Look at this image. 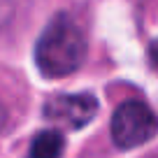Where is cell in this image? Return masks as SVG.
Instances as JSON below:
<instances>
[{
	"label": "cell",
	"instance_id": "obj_1",
	"mask_svg": "<svg viewBox=\"0 0 158 158\" xmlns=\"http://www.w3.org/2000/svg\"><path fill=\"white\" fill-rule=\"evenodd\" d=\"M86 58L84 30L68 14H58L49 21L35 47V63L49 79L68 77L81 68Z\"/></svg>",
	"mask_w": 158,
	"mask_h": 158
},
{
	"label": "cell",
	"instance_id": "obj_2",
	"mask_svg": "<svg viewBox=\"0 0 158 158\" xmlns=\"http://www.w3.org/2000/svg\"><path fill=\"white\" fill-rule=\"evenodd\" d=\"M158 121L153 112L139 100H128L118 105L112 116V137L121 149H133L156 135Z\"/></svg>",
	"mask_w": 158,
	"mask_h": 158
},
{
	"label": "cell",
	"instance_id": "obj_3",
	"mask_svg": "<svg viewBox=\"0 0 158 158\" xmlns=\"http://www.w3.org/2000/svg\"><path fill=\"white\" fill-rule=\"evenodd\" d=\"M98 112V100L89 93L79 95H56L47 102L44 114L51 121L65 123L68 128H81L95 116Z\"/></svg>",
	"mask_w": 158,
	"mask_h": 158
},
{
	"label": "cell",
	"instance_id": "obj_4",
	"mask_svg": "<svg viewBox=\"0 0 158 158\" xmlns=\"http://www.w3.org/2000/svg\"><path fill=\"white\" fill-rule=\"evenodd\" d=\"M63 137L58 130H42L30 144V158H60Z\"/></svg>",
	"mask_w": 158,
	"mask_h": 158
},
{
	"label": "cell",
	"instance_id": "obj_5",
	"mask_svg": "<svg viewBox=\"0 0 158 158\" xmlns=\"http://www.w3.org/2000/svg\"><path fill=\"white\" fill-rule=\"evenodd\" d=\"M149 56H151V60H153V65L158 68V40L151 44V49H149Z\"/></svg>",
	"mask_w": 158,
	"mask_h": 158
},
{
	"label": "cell",
	"instance_id": "obj_6",
	"mask_svg": "<svg viewBox=\"0 0 158 158\" xmlns=\"http://www.w3.org/2000/svg\"><path fill=\"white\" fill-rule=\"evenodd\" d=\"M2 123H5V112L0 109V128H2Z\"/></svg>",
	"mask_w": 158,
	"mask_h": 158
}]
</instances>
